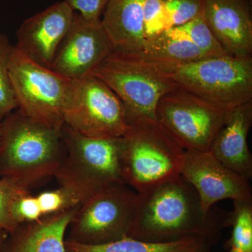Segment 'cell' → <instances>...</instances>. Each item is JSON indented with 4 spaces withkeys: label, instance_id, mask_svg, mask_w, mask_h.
<instances>
[{
    "label": "cell",
    "instance_id": "6da1fadb",
    "mask_svg": "<svg viewBox=\"0 0 252 252\" xmlns=\"http://www.w3.org/2000/svg\"><path fill=\"white\" fill-rule=\"evenodd\" d=\"M229 226V213L213 207L205 212L195 189L181 175L137 193L127 236L165 243L188 236L210 244Z\"/></svg>",
    "mask_w": 252,
    "mask_h": 252
},
{
    "label": "cell",
    "instance_id": "7a4b0ae2",
    "mask_svg": "<svg viewBox=\"0 0 252 252\" xmlns=\"http://www.w3.org/2000/svg\"><path fill=\"white\" fill-rule=\"evenodd\" d=\"M1 123L0 178L31 189L54 177L65 154L62 130L34 122L18 109Z\"/></svg>",
    "mask_w": 252,
    "mask_h": 252
},
{
    "label": "cell",
    "instance_id": "3957f363",
    "mask_svg": "<svg viewBox=\"0 0 252 252\" xmlns=\"http://www.w3.org/2000/svg\"><path fill=\"white\" fill-rule=\"evenodd\" d=\"M119 97L128 125L142 121H157V109L164 94L177 86L164 66L140 54L112 51L93 71Z\"/></svg>",
    "mask_w": 252,
    "mask_h": 252
},
{
    "label": "cell",
    "instance_id": "277c9868",
    "mask_svg": "<svg viewBox=\"0 0 252 252\" xmlns=\"http://www.w3.org/2000/svg\"><path fill=\"white\" fill-rule=\"evenodd\" d=\"M62 135L65 154L54 177L80 204L109 186L125 183L121 165L122 137H88L64 125Z\"/></svg>",
    "mask_w": 252,
    "mask_h": 252
},
{
    "label": "cell",
    "instance_id": "5b68a950",
    "mask_svg": "<svg viewBox=\"0 0 252 252\" xmlns=\"http://www.w3.org/2000/svg\"><path fill=\"white\" fill-rule=\"evenodd\" d=\"M186 152L158 121L130 124L122 136L123 180L139 193L177 177Z\"/></svg>",
    "mask_w": 252,
    "mask_h": 252
},
{
    "label": "cell",
    "instance_id": "8992f818",
    "mask_svg": "<svg viewBox=\"0 0 252 252\" xmlns=\"http://www.w3.org/2000/svg\"><path fill=\"white\" fill-rule=\"evenodd\" d=\"M165 68L177 87L218 107L252 102V57L205 58Z\"/></svg>",
    "mask_w": 252,
    "mask_h": 252
},
{
    "label": "cell",
    "instance_id": "52a82bcc",
    "mask_svg": "<svg viewBox=\"0 0 252 252\" xmlns=\"http://www.w3.org/2000/svg\"><path fill=\"white\" fill-rule=\"evenodd\" d=\"M9 70L18 110L34 122L62 130L73 81L32 61L14 46Z\"/></svg>",
    "mask_w": 252,
    "mask_h": 252
},
{
    "label": "cell",
    "instance_id": "ba28073f",
    "mask_svg": "<svg viewBox=\"0 0 252 252\" xmlns=\"http://www.w3.org/2000/svg\"><path fill=\"white\" fill-rule=\"evenodd\" d=\"M63 119L71 130L97 138L122 137L129 127L121 99L93 75L73 81Z\"/></svg>",
    "mask_w": 252,
    "mask_h": 252
},
{
    "label": "cell",
    "instance_id": "9c48e42d",
    "mask_svg": "<svg viewBox=\"0 0 252 252\" xmlns=\"http://www.w3.org/2000/svg\"><path fill=\"white\" fill-rule=\"evenodd\" d=\"M137 192L125 183L109 186L78 207L71 220L67 241L99 245L127 236L133 217Z\"/></svg>",
    "mask_w": 252,
    "mask_h": 252
},
{
    "label": "cell",
    "instance_id": "30bf717a",
    "mask_svg": "<svg viewBox=\"0 0 252 252\" xmlns=\"http://www.w3.org/2000/svg\"><path fill=\"white\" fill-rule=\"evenodd\" d=\"M230 110L177 88L160 99L157 118L186 150L210 152Z\"/></svg>",
    "mask_w": 252,
    "mask_h": 252
},
{
    "label": "cell",
    "instance_id": "8fae6325",
    "mask_svg": "<svg viewBox=\"0 0 252 252\" xmlns=\"http://www.w3.org/2000/svg\"><path fill=\"white\" fill-rule=\"evenodd\" d=\"M180 175L198 193L204 212L225 199L252 202L250 180L225 167L210 152L187 150Z\"/></svg>",
    "mask_w": 252,
    "mask_h": 252
},
{
    "label": "cell",
    "instance_id": "7c38bea8",
    "mask_svg": "<svg viewBox=\"0 0 252 252\" xmlns=\"http://www.w3.org/2000/svg\"><path fill=\"white\" fill-rule=\"evenodd\" d=\"M112 51L101 20L89 21L75 12L51 69L69 80H79L91 75Z\"/></svg>",
    "mask_w": 252,
    "mask_h": 252
},
{
    "label": "cell",
    "instance_id": "4fadbf2b",
    "mask_svg": "<svg viewBox=\"0 0 252 252\" xmlns=\"http://www.w3.org/2000/svg\"><path fill=\"white\" fill-rule=\"evenodd\" d=\"M74 13L63 1L28 18L18 30L15 47L32 61L51 68L61 43L72 26Z\"/></svg>",
    "mask_w": 252,
    "mask_h": 252
},
{
    "label": "cell",
    "instance_id": "5bb4252c",
    "mask_svg": "<svg viewBox=\"0 0 252 252\" xmlns=\"http://www.w3.org/2000/svg\"><path fill=\"white\" fill-rule=\"evenodd\" d=\"M203 16L228 56L252 57L250 0H204Z\"/></svg>",
    "mask_w": 252,
    "mask_h": 252
},
{
    "label": "cell",
    "instance_id": "9a60e30c",
    "mask_svg": "<svg viewBox=\"0 0 252 252\" xmlns=\"http://www.w3.org/2000/svg\"><path fill=\"white\" fill-rule=\"evenodd\" d=\"M252 125V102L230 109L210 152L225 167L252 179V156L248 137Z\"/></svg>",
    "mask_w": 252,
    "mask_h": 252
},
{
    "label": "cell",
    "instance_id": "2e32d148",
    "mask_svg": "<svg viewBox=\"0 0 252 252\" xmlns=\"http://www.w3.org/2000/svg\"><path fill=\"white\" fill-rule=\"evenodd\" d=\"M78 207L18 225L9 232L4 252H67L64 237Z\"/></svg>",
    "mask_w": 252,
    "mask_h": 252
},
{
    "label": "cell",
    "instance_id": "e0dca14e",
    "mask_svg": "<svg viewBox=\"0 0 252 252\" xmlns=\"http://www.w3.org/2000/svg\"><path fill=\"white\" fill-rule=\"evenodd\" d=\"M146 0H109L104 9L102 26L113 51L140 54L144 41L143 9Z\"/></svg>",
    "mask_w": 252,
    "mask_h": 252
},
{
    "label": "cell",
    "instance_id": "ac0fdd59",
    "mask_svg": "<svg viewBox=\"0 0 252 252\" xmlns=\"http://www.w3.org/2000/svg\"><path fill=\"white\" fill-rule=\"evenodd\" d=\"M67 252H209L205 239L188 236L165 243L143 241L126 236L111 243L86 245L66 240Z\"/></svg>",
    "mask_w": 252,
    "mask_h": 252
},
{
    "label": "cell",
    "instance_id": "d6986e66",
    "mask_svg": "<svg viewBox=\"0 0 252 252\" xmlns=\"http://www.w3.org/2000/svg\"><path fill=\"white\" fill-rule=\"evenodd\" d=\"M137 54L152 62L170 67L208 58L173 28L167 30L157 38L145 40L143 49Z\"/></svg>",
    "mask_w": 252,
    "mask_h": 252
},
{
    "label": "cell",
    "instance_id": "ffe728a7",
    "mask_svg": "<svg viewBox=\"0 0 252 252\" xmlns=\"http://www.w3.org/2000/svg\"><path fill=\"white\" fill-rule=\"evenodd\" d=\"M172 28L191 41L208 58L228 56L207 26L203 16Z\"/></svg>",
    "mask_w": 252,
    "mask_h": 252
},
{
    "label": "cell",
    "instance_id": "44dd1931",
    "mask_svg": "<svg viewBox=\"0 0 252 252\" xmlns=\"http://www.w3.org/2000/svg\"><path fill=\"white\" fill-rule=\"evenodd\" d=\"M229 212V225L233 226L230 248L252 252V202L233 201Z\"/></svg>",
    "mask_w": 252,
    "mask_h": 252
},
{
    "label": "cell",
    "instance_id": "7402d4cb",
    "mask_svg": "<svg viewBox=\"0 0 252 252\" xmlns=\"http://www.w3.org/2000/svg\"><path fill=\"white\" fill-rule=\"evenodd\" d=\"M12 47L8 36L0 34V118L6 117L18 109L9 70Z\"/></svg>",
    "mask_w": 252,
    "mask_h": 252
},
{
    "label": "cell",
    "instance_id": "603a6c76",
    "mask_svg": "<svg viewBox=\"0 0 252 252\" xmlns=\"http://www.w3.org/2000/svg\"><path fill=\"white\" fill-rule=\"evenodd\" d=\"M29 190L14 179L0 178V228L11 232L17 228L11 217V207L16 199L29 193Z\"/></svg>",
    "mask_w": 252,
    "mask_h": 252
},
{
    "label": "cell",
    "instance_id": "cb8c5ba5",
    "mask_svg": "<svg viewBox=\"0 0 252 252\" xmlns=\"http://www.w3.org/2000/svg\"><path fill=\"white\" fill-rule=\"evenodd\" d=\"M167 30L203 16L204 0H163Z\"/></svg>",
    "mask_w": 252,
    "mask_h": 252
},
{
    "label": "cell",
    "instance_id": "d4e9b609",
    "mask_svg": "<svg viewBox=\"0 0 252 252\" xmlns=\"http://www.w3.org/2000/svg\"><path fill=\"white\" fill-rule=\"evenodd\" d=\"M43 217L54 215L80 205V202L69 190L63 187L46 190L36 195Z\"/></svg>",
    "mask_w": 252,
    "mask_h": 252
},
{
    "label": "cell",
    "instance_id": "484cf974",
    "mask_svg": "<svg viewBox=\"0 0 252 252\" xmlns=\"http://www.w3.org/2000/svg\"><path fill=\"white\" fill-rule=\"evenodd\" d=\"M144 36L150 40L167 31L163 0H146L143 9Z\"/></svg>",
    "mask_w": 252,
    "mask_h": 252
},
{
    "label": "cell",
    "instance_id": "4316f807",
    "mask_svg": "<svg viewBox=\"0 0 252 252\" xmlns=\"http://www.w3.org/2000/svg\"><path fill=\"white\" fill-rule=\"evenodd\" d=\"M11 212L13 220L18 225L36 221L43 217L36 196L30 193L15 200Z\"/></svg>",
    "mask_w": 252,
    "mask_h": 252
},
{
    "label": "cell",
    "instance_id": "83f0119b",
    "mask_svg": "<svg viewBox=\"0 0 252 252\" xmlns=\"http://www.w3.org/2000/svg\"><path fill=\"white\" fill-rule=\"evenodd\" d=\"M77 14L89 21H99L109 0H64Z\"/></svg>",
    "mask_w": 252,
    "mask_h": 252
},
{
    "label": "cell",
    "instance_id": "f1b7e54d",
    "mask_svg": "<svg viewBox=\"0 0 252 252\" xmlns=\"http://www.w3.org/2000/svg\"><path fill=\"white\" fill-rule=\"evenodd\" d=\"M9 232L0 228V252H4L5 244L9 237Z\"/></svg>",
    "mask_w": 252,
    "mask_h": 252
},
{
    "label": "cell",
    "instance_id": "f546056e",
    "mask_svg": "<svg viewBox=\"0 0 252 252\" xmlns=\"http://www.w3.org/2000/svg\"><path fill=\"white\" fill-rule=\"evenodd\" d=\"M230 252H242L235 248H230Z\"/></svg>",
    "mask_w": 252,
    "mask_h": 252
},
{
    "label": "cell",
    "instance_id": "4dcf8cb0",
    "mask_svg": "<svg viewBox=\"0 0 252 252\" xmlns=\"http://www.w3.org/2000/svg\"><path fill=\"white\" fill-rule=\"evenodd\" d=\"M1 123H0V138H1Z\"/></svg>",
    "mask_w": 252,
    "mask_h": 252
}]
</instances>
